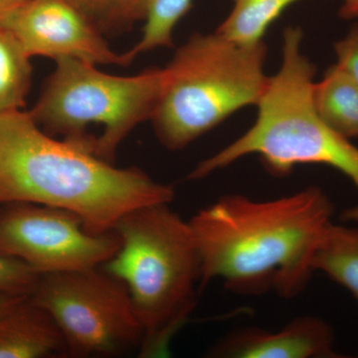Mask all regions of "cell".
I'll return each instance as SVG.
<instances>
[{
    "mask_svg": "<svg viewBox=\"0 0 358 358\" xmlns=\"http://www.w3.org/2000/svg\"><path fill=\"white\" fill-rule=\"evenodd\" d=\"M31 298L58 324L71 357L140 350L143 331L126 284L99 267L41 275Z\"/></svg>",
    "mask_w": 358,
    "mask_h": 358,
    "instance_id": "52a82bcc",
    "label": "cell"
},
{
    "mask_svg": "<svg viewBox=\"0 0 358 358\" xmlns=\"http://www.w3.org/2000/svg\"><path fill=\"white\" fill-rule=\"evenodd\" d=\"M0 24L17 37L31 58L129 65L124 54L113 50L103 33L68 0H25Z\"/></svg>",
    "mask_w": 358,
    "mask_h": 358,
    "instance_id": "9c48e42d",
    "label": "cell"
},
{
    "mask_svg": "<svg viewBox=\"0 0 358 358\" xmlns=\"http://www.w3.org/2000/svg\"><path fill=\"white\" fill-rule=\"evenodd\" d=\"M26 296H11V294H0V315L8 312L14 306L17 305Z\"/></svg>",
    "mask_w": 358,
    "mask_h": 358,
    "instance_id": "ffe728a7",
    "label": "cell"
},
{
    "mask_svg": "<svg viewBox=\"0 0 358 358\" xmlns=\"http://www.w3.org/2000/svg\"><path fill=\"white\" fill-rule=\"evenodd\" d=\"M303 32L289 26L282 34V62L258 108L256 122L217 154L199 162L188 179H202L250 155L266 169L285 176L299 164H324L338 169L358 188V148L320 119L313 101L315 65L301 51ZM358 222V206L341 213Z\"/></svg>",
    "mask_w": 358,
    "mask_h": 358,
    "instance_id": "3957f363",
    "label": "cell"
},
{
    "mask_svg": "<svg viewBox=\"0 0 358 358\" xmlns=\"http://www.w3.org/2000/svg\"><path fill=\"white\" fill-rule=\"evenodd\" d=\"M334 210L317 186L267 201L224 195L189 220L201 260L200 289L221 279L232 293L294 298L315 272L313 257Z\"/></svg>",
    "mask_w": 358,
    "mask_h": 358,
    "instance_id": "6da1fadb",
    "label": "cell"
},
{
    "mask_svg": "<svg viewBox=\"0 0 358 358\" xmlns=\"http://www.w3.org/2000/svg\"><path fill=\"white\" fill-rule=\"evenodd\" d=\"M31 81V57L17 37L0 24V115L24 107Z\"/></svg>",
    "mask_w": 358,
    "mask_h": 358,
    "instance_id": "5bb4252c",
    "label": "cell"
},
{
    "mask_svg": "<svg viewBox=\"0 0 358 358\" xmlns=\"http://www.w3.org/2000/svg\"><path fill=\"white\" fill-rule=\"evenodd\" d=\"M174 196L173 186L140 169L115 167L78 143L52 138L29 112L0 115V206L29 202L67 209L90 232L102 234L129 211L169 204Z\"/></svg>",
    "mask_w": 358,
    "mask_h": 358,
    "instance_id": "7a4b0ae2",
    "label": "cell"
},
{
    "mask_svg": "<svg viewBox=\"0 0 358 358\" xmlns=\"http://www.w3.org/2000/svg\"><path fill=\"white\" fill-rule=\"evenodd\" d=\"M66 355L63 334L50 313L26 296L0 315V358Z\"/></svg>",
    "mask_w": 358,
    "mask_h": 358,
    "instance_id": "8fae6325",
    "label": "cell"
},
{
    "mask_svg": "<svg viewBox=\"0 0 358 358\" xmlns=\"http://www.w3.org/2000/svg\"><path fill=\"white\" fill-rule=\"evenodd\" d=\"M25 0H0V21L13 13L14 9L17 8Z\"/></svg>",
    "mask_w": 358,
    "mask_h": 358,
    "instance_id": "44dd1931",
    "label": "cell"
},
{
    "mask_svg": "<svg viewBox=\"0 0 358 358\" xmlns=\"http://www.w3.org/2000/svg\"><path fill=\"white\" fill-rule=\"evenodd\" d=\"M333 329L317 317H296L277 331L241 327L220 339L209 355L215 358H338Z\"/></svg>",
    "mask_w": 358,
    "mask_h": 358,
    "instance_id": "30bf717a",
    "label": "cell"
},
{
    "mask_svg": "<svg viewBox=\"0 0 358 358\" xmlns=\"http://www.w3.org/2000/svg\"><path fill=\"white\" fill-rule=\"evenodd\" d=\"M339 17L350 20L358 18V0H343V4L339 8Z\"/></svg>",
    "mask_w": 358,
    "mask_h": 358,
    "instance_id": "d6986e66",
    "label": "cell"
},
{
    "mask_svg": "<svg viewBox=\"0 0 358 358\" xmlns=\"http://www.w3.org/2000/svg\"><path fill=\"white\" fill-rule=\"evenodd\" d=\"M120 245L115 230L94 234L67 209L29 202L0 206V254L40 275L102 267Z\"/></svg>",
    "mask_w": 358,
    "mask_h": 358,
    "instance_id": "ba28073f",
    "label": "cell"
},
{
    "mask_svg": "<svg viewBox=\"0 0 358 358\" xmlns=\"http://www.w3.org/2000/svg\"><path fill=\"white\" fill-rule=\"evenodd\" d=\"M114 230L121 245L103 268L126 284L141 327V357H162L196 307L201 260L189 221L169 203L138 207Z\"/></svg>",
    "mask_w": 358,
    "mask_h": 358,
    "instance_id": "277c9868",
    "label": "cell"
},
{
    "mask_svg": "<svg viewBox=\"0 0 358 358\" xmlns=\"http://www.w3.org/2000/svg\"><path fill=\"white\" fill-rule=\"evenodd\" d=\"M40 277L27 264L0 254V294L32 296Z\"/></svg>",
    "mask_w": 358,
    "mask_h": 358,
    "instance_id": "e0dca14e",
    "label": "cell"
},
{
    "mask_svg": "<svg viewBox=\"0 0 358 358\" xmlns=\"http://www.w3.org/2000/svg\"><path fill=\"white\" fill-rule=\"evenodd\" d=\"M103 33L126 31L145 20L152 0H68Z\"/></svg>",
    "mask_w": 358,
    "mask_h": 358,
    "instance_id": "2e32d148",
    "label": "cell"
},
{
    "mask_svg": "<svg viewBox=\"0 0 358 358\" xmlns=\"http://www.w3.org/2000/svg\"><path fill=\"white\" fill-rule=\"evenodd\" d=\"M313 101L315 110L327 126L343 138L358 136V85L338 64L315 83Z\"/></svg>",
    "mask_w": 358,
    "mask_h": 358,
    "instance_id": "7c38bea8",
    "label": "cell"
},
{
    "mask_svg": "<svg viewBox=\"0 0 358 358\" xmlns=\"http://www.w3.org/2000/svg\"><path fill=\"white\" fill-rule=\"evenodd\" d=\"M313 271L324 273L358 301V229L331 223L313 261Z\"/></svg>",
    "mask_w": 358,
    "mask_h": 358,
    "instance_id": "4fadbf2b",
    "label": "cell"
},
{
    "mask_svg": "<svg viewBox=\"0 0 358 358\" xmlns=\"http://www.w3.org/2000/svg\"><path fill=\"white\" fill-rule=\"evenodd\" d=\"M338 64L345 69L358 85V26L355 25L345 39L334 44Z\"/></svg>",
    "mask_w": 358,
    "mask_h": 358,
    "instance_id": "ac0fdd59",
    "label": "cell"
},
{
    "mask_svg": "<svg viewBox=\"0 0 358 358\" xmlns=\"http://www.w3.org/2000/svg\"><path fill=\"white\" fill-rule=\"evenodd\" d=\"M267 47L195 33L164 68V91L152 122L157 140L182 150L237 110L257 106L267 88Z\"/></svg>",
    "mask_w": 358,
    "mask_h": 358,
    "instance_id": "5b68a950",
    "label": "cell"
},
{
    "mask_svg": "<svg viewBox=\"0 0 358 358\" xmlns=\"http://www.w3.org/2000/svg\"><path fill=\"white\" fill-rule=\"evenodd\" d=\"M55 62L30 115L47 134H60L87 150L89 129H102L94 154L110 162L127 136L152 121L164 91V68L122 77L84 61Z\"/></svg>",
    "mask_w": 358,
    "mask_h": 358,
    "instance_id": "8992f818",
    "label": "cell"
},
{
    "mask_svg": "<svg viewBox=\"0 0 358 358\" xmlns=\"http://www.w3.org/2000/svg\"><path fill=\"white\" fill-rule=\"evenodd\" d=\"M232 11L216 32L236 43L263 42L268 28L299 0H233Z\"/></svg>",
    "mask_w": 358,
    "mask_h": 358,
    "instance_id": "9a60e30c",
    "label": "cell"
}]
</instances>
